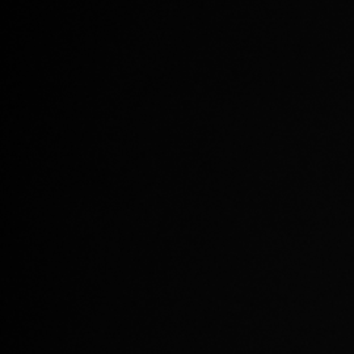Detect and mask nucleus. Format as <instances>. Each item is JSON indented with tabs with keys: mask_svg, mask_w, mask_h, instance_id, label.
I'll return each mask as SVG.
<instances>
[]
</instances>
